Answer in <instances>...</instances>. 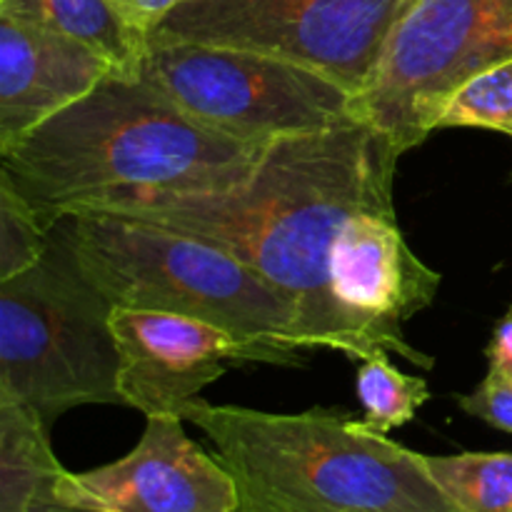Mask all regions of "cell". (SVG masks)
<instances>
[{
	"label": "cell",
	"mask_w": 512,
	"mask_h": 512,
	"mask_svg": "<svg viewBox=\"0 0 512 512\" xmlns=\"http://www.w3.org/2000/svg\"><path fill=\"white\" fill-rule=\"evenodd\" d=\"M400 155L388 135L353 123L275 140L238 188L83 213L143 220L228 250L288 300L305 348L365 360L333 300L330 253L355 213L395 208Z\"/></svg>",
	"instance_id": "1"
},
{
	"label": "cell",
	"mask_w": 512,
	"mask_h": 512,
	"mask_svg": "<svg viewBox=\"0 0 512 512\" xmlns=\"http://www.w3.org/2000/svg\"><path fill=\"white\" fill-rule=\"evenodd\" d=\"M265 148L198 123L140 75L110 73L0 155V180L55 228L83 210L238 188Z\"/></svg>",
	"instance_id": "2"
},
{
	"label": "cell",
	"mask_w": 512,
	"mask_h": 512,
	"mask_svg": "<svg viewBox=\"0 0 512 512\" xmlns=\"http://www.w3.org/2000/svg\"><path fill=\"white\" fill-rule=\"evenodd\" d=\"M178 418L213 443L238 512H460L423 455L340 410L275 415L193 398Z\"/></svg>",
	"instance_id": "3"
},
{
	"label": "cell",
	"mask_w": 512,
	"mask_h": 512,
	"mask_svg": "<svg viewBox=\"0 0 512 512\" xmlns=\"http://www.w3.org/2000/svg\"><path fill=\"white\" fill-rule=\"evenodd\" d=\"M60 223L83 273L113 305L188 315L253 343L305 350L288 300L228 250L123 215L75 213Z\"/></svg>",
	"instance_id": "4"
},
{
	"label": "cell",
	"mask_w": 512,
	"mask_h": 512,
	"mask_svg": "<svg viewBox=\"0 0 512 512\" xmlns=\"http://www.w3.org/2000/svg\"><path fill=\"white\" fill-rule=\"evenodd\" d=\"M113 308L55 225L43 258L0 280V400L25 405L48 428L78 405H123Z\"/></svg>",
	"instance_id": "5"
},
{
	"label": "cell",
	"mask_w": 512,
	"mask_h": 512,
	"mask_svg": "<svg viewBox=\"0 0 512 512\" xmlns=\"http://www.w3.org/2000/svg\"><path fill=\"white\" fill-rule=\"evenodd\" d=\"M138 75L193 120L243 143L270 145L360 123L353 90L253 50L148 38Z\"/></svg>",
	"instance_id": "6"
},
{
	"label": "cell",
	"mask_w": 512,
	"mask_h": 512,
	"mask_svg": "<svg viewBox=\"0 0 512 512\" xmlns=\"http://www.w3.org/2000/svg\"><path fill=\"white\" fill-rule=\"evenodd\" d=\"M512 60V0H405L355 118L403 153L423 143L460 85Z\"/></svg>",
	"instance_id": "7"
},
{
	"label": "cell",
	"mask_w": 512,
	"mask_h": 512,
	"mask_svg": "<svg viewBox=\"0 0 512 512\" xmlns=\"http://www.w3.org/2000/svg\"><path fill=\"white\" fill-rule=\"evenodd\" d=\"M403 5L405 0H190L150 38L273 55L358 95Z\"/></svg>",
	"instance_id": "8"
},
{
	"label": "cell",
	"mask_w": 512,
	"mask_h": 512,
	"mask_svg": "<svg viewBox=\"0 0 512 512\" xmlns=\"http://www.w3.org/2000/svg\"><path fill=\"white\" fill-rule=\"evenodd\" d=\"M440 283L443 275L408 245L395 208L355 213L335 238L330 290L365 360L398 353L418 368L433 370L435 360L405 340L403 325L433 303Z\"/></svg>",
	"instance_id": "9"
},
{
	"label": "cell",
	"mask_w": 512,
	"mask_h": 512,
	"mask_svg": "<svg viewBox=\"0 0 512 512\" xmlns=\"http://www.w3.org/2000/svg\"><path fill=\"white\" fill-rule=\"evenodd\" d=\"M110 328L120 358L123 405L148 415H178L185 400L245 363L303 365L293 348L253 343L188 315L115 305Z\"/></svg>",
	"instance_id": "10"
},
{
	"label": "cell",
	"mask_w": 512,
	"mask_h": 512,
	"mask_svg": "<svg viewBox=\"0 0 512 512\" xmlns=\"http://www.w3.org/2000/svg\"><path fill=\"white\" fill-rule=\"evenodd\" d=\"M178 415H148L125 458L88 473L65 470L50 500L90 512H238L233 475L205 453Z\"/></svg>",
	"instance_id": "11"
},
{
	"label": "cell",
	"mask_w": 512,
	"mask_h": 512,
	"mask_svg": "<svg viewBox=\"0 0 512 512\" xmlns=\"http://www.w3.org/2000/svg\"><path fill=\"white\" fill-rule=\"evenodd\" d=\"M110 73L108 60L68 35L0 13V155Z\"/></svg>",
	"instance_id": "12"
},
{
	"label": "cell",
	"mask_w": 512,
	"mask_h": 512,
	"mask_svg": "<svg viewBox=\"0 0 512 512\" xmlns=\"http://www.w3.org/2000/svg\"><path fill=\"white\" fill-rule=\"evenodd\" d=\"M0 13L68 35L108 60L115 73L138 75L148 45V35L130 28L108 0H0Z\"/></svg>",
	"instance_id": "13"
},
{
	"label": "cell",
	"mask_w": 512,
	"mask_h": 512,
	"mask_svg": "<svg viewBox=\"0 0 512 512\" xmlns=\"http://www.w3.org/2000/svg\"><path fill=\"white\" fill-rule=\"evenodd\" d=\"M63 473L48 425L25 405L0 400V512H30L50 500Z\"/></svg>",
	"instance_id": "14"
},
{
	"label": "cell",
	"mask_w": 512,
	"mask_h": 512,
	"mask_svg": "<svg viewBox=\"0 0 512 512\" xmlns=\"http://www.w3.org/2000/svg\"><path fill=\"white\" fill-rule=\"evenodd\" d=\"M423 465L460 512H512V453L423 455Z\"/></svg>",
	"instance_id": "15"
},
{
	"label": "cell",
	"mask_w": 512,
	"mask_h": 512,
	"mask_svg": "<svg viewBox=\"0 0 512 512\" xmlns=\"http://www.w3.org/2000/svg\"><path fill=\"white\" fill-rule=\"evenodd\" d=\"M355 390H358V400L363 405V420L383 435L410 423L430 400L425 378L405 375L403 370L390 363L388 353L360 360Z\"/></svg>",
	"instance_id": "16"
},
{
	"label": "cell",
	"mask_w": 512,
	"mask_h": 512,
	"mask_svg": "<svg viewBox=\"0 0 512 512\" xmlns=\"http://www.w3.org/2000/svg\"><path fill=\"white\" fill-rule=\"evenodd\" d=\"M445 128H485L512 138V60L460 85L438 120V130Z\"/></svg>",
	"instance_id": "17"
},
{
	"label": "cell",
	"mask_w": 512,
	"mask_h": 512,
	"mask_svg": "<svg viewBox=\"0 0 512 512\" xmlns=\"http://www.w3.org/2000/svg\"><path fill=\"white\" fill-rule=\"evenodd\" d=\"M50 230L10 183L0 180V280L33 268L48 250Z\"/></svg>",
	"instance_id": "18"
},
{
	"label": "cell",
	"mask_w": 512,
	"mask_h": 512,
	"mask_svg": "<svg viewBox=\"0 0 512 512\" xmlns=\"http://www.w3.org/2000/svg\"><path fill=\"white\" fill-rule=\"evenodd\" d=\"M458 405L463 413L512 435V378L500 370L490 368L473 393L458 395Z\"/></svg>",
	"instance_id": "19"
},
{
	"label": "cell",
	"mask_w": 512,
	"mask_h": 512,
	"mask_svg": "<svg viewBox=\"0 0 512 512\" xmlns=\"http://www.w3.org/2000/svg\"><path fill=\"white\" fill-rule=\"evenodd\" d=\"M115 10H118L120 18L135 28L138 33L148 35L168 18L173 10H178L180 5L190 3V0H108Z\"/></svg>",
	"instance_id": "20"
},
{
	"label": "cell",
	"mask_w": 512,
	"mask_h": 512,
	"mask_svg": "<svg viewBox=\"0 0 512 512\" xmlns=\"http://www.w3.org/2000/svg\"><path fill=\"white\" fill-rule=\"evenodd\" d=\"M488 360L490 368L500 370V373L512 378V308L500 320L498 328H495L493 340L488 345Z\"/></svg>",
	"instance_id": "21"
},
{
	"label": "cell",
	"mask_w": 512,
	"mask_h": 512,
	"mask_svg": "<svg viewBox=\"0 0 512 512\" xmlns=\"http://www.w3.org/2000/svg\"><path fill=\"white\" fill-rule=\"evenodd\" d=\"M30 512H90V510H78V508H68V505H60L55 500H43V503L35 505Z\"/></svg>",
	"instance_id": "22"
}]
</instances>
